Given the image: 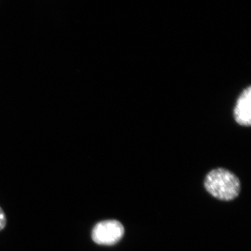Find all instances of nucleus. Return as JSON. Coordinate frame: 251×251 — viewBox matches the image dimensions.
Returning a JSON list of instances; mask_svg holds the SVG:
<instances>
[{"label":"nucleus","mask_w":251,"mask_h":251,"mask_svg":"<svg viewBox=\"0 0 251 251\" xmlns=\"http://www.w3.org/2000/svg\"><path fill=\"white\" fill-rule=\"evenodd\" d=\"M204 187L214 198L229 201L239 196L241 183L239 178L232 172L224 168H216L206 175Z\"/></svg>","instance_id":"1"},{"label":"nucleus","mask_w":251,"mask_h":251,"mask_svg":"<svg viewBox=\"0 0 251 251\" xmlns=\"http://www.w3.org/2000/svg\"><path fill=\"white\" fill-rule=\"evenodd\" d=\"M6 216L2 209L0 207V230L4 229L5 226H6Z\"/></svg>","instance_id":"4"},{"label":"nucleus","mask_w":251,"mask_h":251,"mask_svg":"<svg viewBox=\"0 0 251 251\" xmlns=\"http://www.w3.org/2000/svg\"><path fill=\"white\" fill-rule=\"evenodd\" d=\"M234 118L238 125L242 126L251 125V87L242 91L238 97L234 109Z\"/></svg>","instance_id":"3"},{"label":"nucleus","mask_w":251,"mask_h":251,"mask_svg":"<svg viewBox=\"0 0 251 251\" xmlns=\"http://www.w3.org/2000/svg\"><path fill=\"white\" fill-rule=\"evenodd\" d=\"M125 228L121 223L115 220L101 221L96 225L92 238L99 245H115L123 237Z\"/></svg>","instance_id":"2"}]
</instances>
